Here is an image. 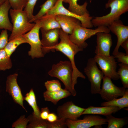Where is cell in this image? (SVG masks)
Wrapping results in <instances>:
<instances>
[{"mask_svg": "<svg viewBox=\"0 0 128 128\" xmlns=\"http://www.w3.org/2000/svg\"><path fill=\"white\" fill-rule=\"evenodd\" d=\"M60 42L57 45L50 48L49 51L55 50L59 51L65 55L70 60L73 67L72 81L73 86L74 88L77 82L78 77L85 79V77L79 71L76 67L74 61L75 55L78 52L82 51L83 49L73 43L70 40L69 34L64 32L61 29L59 32Z\"/></svg>", "mask_w": 128, "mask_h": 128, "instance_id": "obj_1", "label": "cell"}, {"mask_svg": "<svg viewBox=\"0 0 128 128\" xmlns=\"http://www.w3.org/2000/svg\"><path fill=\"white\" fill-rule=\"evenodd\" d=\"M105 7L110 8V12L106 15L93 18L91 22L93 26L108 27L112 22L119 19L122 15L128 11V0H108Z\"/></svg>", "mask_w": 128, "mask_h": 128, "instance_id": "obj_2", "label": "cell"}, {"mask_svg": "<svg viewBox=\"0 0 128 128\" xmlns=\"http://www.w3.org/2000/svg\"><path fill=\"white\" fill-rule=\"evenodd\" d=\"M9 12L13 23V28L9 38V41L27 32L35 25V23L29 22L27 14L24 10L10 9Z\"/></svg>", "mask_w": 128, "mask_h": 128, "instance_id": "obj_3", "label": "cell"}, {"mask_svg": "<svg viewBox=\"0 0 128 128\" xmlns=\"http://www.w3.org/2000/svg\"><path fill=\"white\" fill-rule=\"evenodd\" d=\"M48 74L61 80L64 86L65 89L70 92L73 96H76V91L73 86V67L70 61H61L53 64Z\"/></svg>", "mask_w": 128, "mask_h": 128, "instance_id": "obj_4", "label": "cell"}, {"mask_svg": "<svg viewBox=\"0 0 128 128\" xmlns=\"http://www.w3.org/2000/svg\"><path fill=\"white\" fill-rule=\"evenodd\" d=\"M110 31L108 27L100 26L94 29L82 27L81 23L77 24L74 28L72 33L69 35L70 40L74 44L83 49L88 46L86 41L92 36L99 32L110 33Z\"/></svg>", "mask_w": 128, "mask_h": 128, "instance_id": "obj_5", "label": "cell"}, {"mask_svg": "<svg viewBox=\"0 0 128 128\" xmlns=\"http://www.w3.org/2000/svg\"><path fill=\"white\" fill-rule=\"evenodd\" d=\"M35 25L30 31L22 36L30 46V50L28 51V55L32 59L43 57L44 55L42 49V44L40 40L39 30L41 26L38 20L35 21Z\"/></svg>", "mask_w": 128, "mask_h": 128, "instance_id": "obj_6", "label": "cell"}, {"mask_svg": "<svg viewBox=\"0 0 128 128\" xmlns=\"http://www.w3.org/2000/svg\"><path fill=\"white\" fill-rule=\"evenodd\" d=\"M94 58H90L87 61V65L84 68V72L91 84V92L93 94L99 93L101 80L104 75L100 70Z\"/></svg>", "mask_w": 128, "mask_h": 128, "instance_id": "obj_7", "label": "cell"}, {"mask_svg": "<svg viewBox=\"0 0 128 128\" xmlns=\"http://www.w3.org/2000/svg\"><path fill=\"white\" fill-rule=\"evenodd\" d=\"M113 56L96 55L94 59L99 65L104 76L117 80L119 78L117 71V63Z\"/></svg>", "mask_w": 128, "mask_h": 128, "instance_id": "obj_8", "label": "cell"}, {"mask_svg": "<svg viewBox=\"0 0 128 128\" xmlns=\"http://www.w3.org/2000/svg\"><path fill=\"white\" fill-rule=\"evenodd\" d=\"M63 0H58L54 6L45 15H64L78 19L80 21L81 26L83 27L91 28L93 27L91 22L93 18L90 14L83 16L77 15L65 8L63 5Z\"/></svg>", "mask_w": 128, "mask_h": 128, "instance_id": "obj_9", "label": "cell"}, {"mask_svg": "<svg viewBox=\"0 0 128 128\" xmlns=\"http://www.w3.org/2000/svg\"><path fill=\"white\" fill-rule=\"evenodd\" d=\"M88 114L81 119L73 120L67 119L66 124L69 128H89L94 126H101L107 124L106 118L97 115Z\"/></svg>", "mask_w": 128, "mask_h": 128, "instance_id": "obj_10", "label": "cell"}, {"mask_svg": "<svg viewBox=\"0 0 128 128\" xmlns=\"http://www.w3.org/2000/svg\"><path fill=\"white\" fill-rule=\"evenodd\" d=\"M102 79L103 83L99 94L103 99L106 101H110L122 96L125 93L126 88L117 87L109 77L104 76Z\"/></svg>", "mask_w": 128, "mask_h": 128, "instance_id": "obj_11", "label": "cell"}, {"mask_svg": "<svg viewBox=\"0 0 128 128\" xmlns=\"http://www.w3.org/2000/svg\"><path fill=\"white\" fill-rule=\"evenodd\" d=\"M86 109L75 105L71 101L58 106L57 108L56 112L59 118L75 120L82 115Z\"/></svg>", "mask_w": 128, "mask_h": 128, "instance_id": "obj_12", "label": "cell"}, {"mask_svg": "<svg viewBox=\"0 0 128 128\" xmlns=\"http://www.w3.org/2000/svg\"><path fill=\"white\" fill-rule=\"evenodd\" d=\"M18 76L17 73L11 74L8 76L6 82V90L12 96L14 102L21 106L27 112L23 105L24 97L17 82Z\"/></svg>", "mask_w": 128, "mask_h": 128, "instance_id": "obj_13", "label": "cell"}, {"mask_svg": "<svg viewBox=\"0 0 128 128\" xmlns=\"http://www.w3.org/2000/svg\"><path fill=\"white\" fill-rule=\"evenodd\" d=\"M108 27L110 32L115 34L117 37V43L113 52L114 56L119 52L122 43L128 38V26L124 25L119 19L112 22Z\"/></svg>", "mask_w": 128, "mask_h": 128, "instance_id": "obj_14", "label": "cell"}, {"mask_svg": "<svg viewBox=\"0 0 128 128\" xmlns=\"http://www.w3.org/2000/svg\"><path fill=\"white\" fill-rule=\"evenodd\" d=\"M60 29L56 28L46 30L40 29L42 37L41 40L42 49L44 55L50 51L49 50L50 48L59 43Z\"/></svg>", "mask_w": 128, "mask_h": 128, "instance_id": "obj_15", "label": "cell"}, {"mask_svg": "<svg viewBox=\"0 0 128 128\" xmlns=\"http://www.w3.org/2000/svg\"><path fill=\"white\" fill-rule=\"evenodd\" d=\"M96 35V55L110 56V49L113 43L111 35L110 33L102 32H98Z\"/></svg>", "mask_w": 128, "mask_h": 128, "instance_id": "obj_16", "label": "cell"}, {"mask_svg": "<svg viewBox=\"0 0 128 128\" xmlns=\"http://www.w3.org/2000/svg\"><path fill=\"white\" fill-rule=\"evenodd\" d=\"M56 18L60 26L61 29L69 35L72 33L77 24L81 23L80 21L78 19L64 15H56Z\"/></svg>", "mask_w": 128, "mask_h": 128, "instance_id": "obj_17", "label": "cell"}, {"mask_svg": "<svg viewBox=\"0 0 128 128\" xmlns=\"http://www.w3.org/2000/svg\"><path fill=\"white\" fill-rule=\"evenodd\" d=\"M11 8L7 0H6L0 5V30L4 29L12 31L13 25L8 16L9 12Z\"/></svg>", "mask_w": 128, "mask_h": 128, "instance_id": "obj_18", "label": "cell"}, {"mask_svg": "<svg viewBox=\"0 0 128 128\" xmlns=\"http://www.w3.org/2000/svg\"><path fill=\"white\" fill-rule=\"evenodd\" d=\"M121 109L119 107L114 106H104L96 107L90 106L86 108L82 114H85L101 115L105 116L115 114Z\"/></svg>", "mask_w": 128, "mask_h": 128, "instance_id": "obj_19", "label": "cell"}, {"mask_svg": "<svg viewBox=\"0 0 128 128\" xmlns=\"http://www.w3.org/2000/svg\"><path fill=\"white\" fill-rule=\"evenodd\" d=\"M37 20L39 22L41 28L44 30L61 28L59 24L56 20V15H45Z\"/></svg>", "mask_w": 128, "mask_h": 128, "instance_id": "obj_20", "label": "cell"}, {"mask_svg": "<svg viewBox=\"0 0 128 128\" xmlns=\"http://www.w3.org/2000/svg\"><path fill=\"white\" fill-rule=\"evenodd\" d=\"M79 0H63V2L68 3L69 7L68 10L77 15L80 16L90 14L87 9L88 3L85 1L82 5L78 4Z\"/></svg>", "mask_w": 128, "mask_h": 128, "instance_id": "obj_21", "label": "cell"}, {"mask_svg": "<svg viewBox=\"0 0 128 128\" xmlns=\"http://www.w3.org/2000/svg\"><path fill=\"white\" fill-rule=\"evenodd\" d=\"M71 95L70 92L65 89H62L59 91L51 92L46 91L43 93L45 101L51 102L54 105L57 104L60 100Z\"/></svg>", "mask_w": 128, "mask_h": 128, "instance_id": "obj_22", "label": "cell"}, {"mask_svg": "<svg viewBox=\"0 0 128 128\" xmlns=\"http://www.w3.org/2000/svg\"><path fill=\"white\" fill-rule=\"evenodd\" d=\"M119 98H115L110 101L102 102V106H114L118 107L121 109L128 107V89L126 88L124 94Z\"/></svg>", "mask_w": 128, "mask_h": 128, "instance_id": "obj_23", "label": "cell"}, {"mask_svg": "<svg viewBox=\"0 0 128 128\" xmlns=\"http://www.w3.org/2000/svg\"><path fill=\"white\" fill-rule=\"evenodd\" d=\"M105 116L108 122L107 128H122L128 123L127 117L118 118L113 116L112 114Z\"/></svg>", "mask_w": 128, "mask_h": 128, "instance_id": "obj_24", "label": "cell"}, {"mask_svg": "<svg viewBox=\"0 0 128 128\" xmlns=\"http://www.w3.org/2000/svg\"><path fill=\"white\" fill-rule=\"evenodd\" d=\"M58 0H46L40 6L41 9L38 13L34 15L30 23L34 22L46 14L47 12L54 6Z\"/></svg>", "mask_w": 128, "mask_h": 128, "instance_id": "obj_25", "label": "cell"}, {"mask_svg": "<svg viewBox=\"0 0 128 128\" xmlns=\"http://www.w3.org/2000/svg\"><path fill=\"white\" fill-rule=\"evenodd\" d=\"M23 99L33 109V111L32 114L37 117L40 118L41 111L37 105L35 94L32 89L26 94Z\"/></svg>", "mask_w": 128, "mask_h": 128, "instance_id": "obj_26", "label": "cell"}, {"mask_svg": "<svg viewBox=\"0 0 128 128\" xmlns=\"http://www.w3.org/2000/svg\"><path fill=\"white\" fill-rule=\"evenodd\" d=\"M24 43H27V42L22 36L9 41L4 49L7 55L10 57L17 47Z\"/></svg>", "mask_w": 128, "mask_h": 128, "instance_id": "obj_27", "label": "cell"}, {"mask_svg": "<svg viewBox=\"0 0 128 128\" xmlns=\"http://www.w3.org/2000/svg\"><path fill=\"white\" fill-rule=\"evenodd\" d=\"M29 124L27 125V128H48V122L35 116L32 114L27 118Z\"/></svg>", "mask_w": 128, "mask_h": 128, "instance_id": "obj_28", "label": "cell"}, {"mask_svg": "<svg viewBox=\"0 0 128 128\" xmlns=\"http://www.w3.org/2000/svg\"><path fill=\"white\" fill-rule=\"evenodd\" d=\"M12 64L10 57L4 49L0 50V70L4 71L11 69Z\"/></svg>", "mask_w": 128, "mask_h": 128, "instance_id": "obj_29", "label": "cell"}, {"mask_svg": "<svg viewBox=\"0 0 128 128\" xmlns=\"http://www.w3.org/2000/svg\"><path fill=\"white\" fill-rule=\"evenodd\" d=\"M119 68L117 72L123 87L128 88V65L120 63L119 64Z\"/></svg>", "mask_w": 128, "mask_h": 128, "instance_id": "obj_30", "label": "cell"}, {"mask_svg": "<svg viewBox=\"0 0 128 128\" xmlns=\"http://www.w3.org/2000/svg\"><path fill=\"white\" fill-rule=\"evenodd\" d=\"M46 91L51 92H57L61 90V84L57 80H48L45 83Z\"/></svg>", "mask_w": 128, "mask_h": 128, "instance_id": "obj_31", "label": "cell"}, {"mask_svg": "<svg viewBox=\"0 0 128 128\" xmlns=\"http://www.w3.org/2000/svg\"><path fill=\"white\" fill-rule=\"evenodd\" d=\"M38 0H27V3L24 9L29 21L33 18L34 9Z\"/></svg>", "mask_w": 128, "mask_h": 128, "instance_id": "obj_32", "label": "cell"}, {"mask_svg": "<svg viewBox=\"0 0 128 128\" xmlns=\"http://www.w3.org/2000/svg\"><path fill=\"white\" fill-rule=\"evenodd\" d=\"M12 9L23 10L27 3V0H7Z\"/></svg>", "mask_w": 128, "mask_h": 128, "instance_id": "obj_33", "label": "cell"}, {"mask_svg": "<svg viewBox=\"0 0 128 128\" xmlns=\"http://www.w3.org/2000/svg\"><path fill=\"white\" fill-rule=\"evenodd\" d=\"M28 122L29 120L27 118H25V115H22L13 123L12 127L15 128H26Z\"/></svg>", "mask_w": 128, "mask_h": 128, "instance_id": "obj_34", "label": "cell"}, {"mask_svg": "<svg viewBox=\"0 0 128 128\" xmlns=\"http://www.w3.org/2000/svg\"><path fill=\"white\" fill-rule=\"evenodd\" d=\"M55 121L52 123L48 122V128H63L67 127L66 124V119L59 118Z\"/></svg>", "mask_w": 128, "mask_h": 128, "instance_id": "obj_35", "label": "cell"}, {"mask_svg": "<svg viewBox=\"0 0 128 128\" xmlns=\"http://www.w3.org/2000/svg\"><path fill=\"white\" fill-rule=\"evenodd\" d=\"M9 41L7 30L3 29L0 34V50L4 49Z\"/></svg>", "mask_w": 128, "mask_h": 128, "instance_id": "obj_36", "label": "cell"}, {"mask_svg": "<svg viewBox=\"0 0 128 128\" xmlns=\"http://www.w3.org/2000/svg\"><path fill=\"white\" fill-rule=\"evenodd\" d=\"M115 58H117L118 62L123 64L128 65V55L125 53L119 52L114 56Z\"/></svg>", "mask_w": 128, "mask_h": 128, "instance_id": "obj_37", "label": "cell"}, {"mask_svg": "<svg viewBox=\"0 0 128 128\" xmlns=\"http://www.w3.org/2000/svg\"><path fill=\"white\" fill-rule=\"evenodd\" d=\"M40 116L42 119L46 120L48 114L50 113L49 109L47 107L41 109Z\"/></svg>", "mask_w": 128, "mask_h": 128, "instance_id": "obj_38", "label": "cell"}, {"mask_svg": "<svg viewBox=\"0 0 128 128\" xmlns=\"http://www.w3.org/2000/svg\"><path fill=\"white\" fill-rule=\"evenodd\" d=\"M58 119L57 116L53 113H50L48 115L46 120L49 123H52L56 121Z\"/></svg>", "mask_w": 128, "mask_h": 128, "instance_id": "obj_39", "label": "cell"}, {"mask_svg": "<svg viewBox=\"0 0 128 128\" xmlns=\"http://www.w3.org/2000/svg\"><path fill=\"white\" fill-rule=\"evenodd\" d=\"M120 46L124 49L126 54L128 55V38L124 41L122 43Z\"/></svg>", "mask_w": 128, "mask_h": 128, "instance_id": "obj_40", "label": "cell"}, {"mask_svg": "<svg viewBox=\"0 0 128 128\" xmlns=\"http://www.w3.org/2000/svg\"><path fill=\"white\" fill-rule=\"evenodd\" d=\"M6 0H0V5L3 3Z\"/></svg>", "mask_w": 128, "mask_h": 128, "instance_id": "obj_41", "label": "cell"}, {"mask_svg": "<svg viewBox=\"0 0 128 128\" xmlns=\"http://www.w3.org/2000/svg\"><path fill=\"white\" fill-rule=\"evenodd\" d=\"M92 0H89L90 2H91Z\"/></svg>", "mask_w": 128, "mask_h": 128, "instance_id": "obj_42", "label": "cell"}]
</instances>
